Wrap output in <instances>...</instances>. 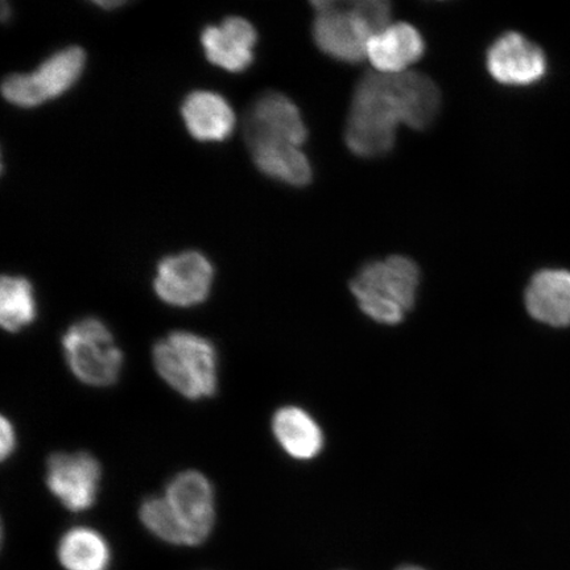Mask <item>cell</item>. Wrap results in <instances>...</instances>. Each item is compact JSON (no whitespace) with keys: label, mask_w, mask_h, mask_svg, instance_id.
Returning a JSON list of instances; mask_svg holds the SVG:
<instances>
[{"label":"cell","mask_w":570,"mask_h":570,"mask_svg":"<svg viewBox=\"0 0 570 570\" xmlns=\"http://www.w3.org/2000/svg\"><path fill=\"white\" fill-rule=\"evenodd\" d=\"M213 277L212 263L202 253H181L159 263L154 289L161 302L177 308H190L209 297Z\"/></svg>","instance_id":"obj_9"},{"label":"cell","mask_w":570,"mask_h":570,"mask_svg":"<svg viewBox=\"0 0 570 570\" xmlns=\"http://www.w3.org/2000/svg\"><path fill=\"white\" fill-rule=\"evenodd\" d=\"M181 112L191 137L202 141H223L230 137L235 125L230 105L213 91L190 92L185 98Z\"/></svg>","instance_id":"obj_15"},{"label":"cell","mask_w":570,"mask_h":570,"mask_svg":"<svg viewBox=\"0 0 570 570\" xmlns=\"http://www.w3.org/2000/svg\"><path fill=\"white\" fill-rule=\"evenodd\" d=\"M487 63L491 77L508 87H530L543 80L548 71L543 49L518 32L498 38L489 48Z\"/></svg>","instance_id":"obj_11"},{"label":"cell","mask_w":570,"mask_h":570,"mask_svg":"<svg viewBox=\"0 0 570 570\" xmlns=\"http://www.w3.org/2000/svg\"><path fill=\"white\" fill-rule=\"evenodd\" d=\"M397 570H424V569L417 568V567H403V568H399Z\"/></svg>","instance_id":"obj_22"},{"label":"cell","mask_w":570,"mask_h":570,"mask_svg":"<svg viewBox=\"0 0 570 570\" xmlns=\"http://www.w3.org/2000/svg\"><path fill=\"white\" fill-rule=\"evenodd\" d=\"M313 38L332 59L356 63L366 59L373 36L390 26L391 4L382 0L315 2Z\"/></svg>","instance_id":"obj_3"},{"label":"cell","mask_w":570,"mask_h":570,"mask_svg":"<svg viewBox=\"0 0 570 570\" xmlns=\"http://www.w3.org/2000/svg\"><path fill=\"white\" fill-rule=\"evenodd\" d=\"M98 6H101L102 9H116V7L122 6L124 2H97Z\"/></svg>","instance_id":"obj_21"},{"label":"cell","mask_w":570,"mask_h":570,"mask_svg":"<svg viewBox=\"0 0 570 570\" xmlns=\"http://www.w3.org/2000/svg\"><path fill=\"white\" fill-rule=\"evenodd\" d=\"M38 315L33 287L23 276H3L0 283V324L10 333L32 325Z\"/></svg>","instance_id":"obj_19"},{"label":"cell","mask_w":570,"mask_h":570,"mask_svg":"<svg viewBox=\"0 0 570 570\" xmlns=\"http://www.w3.org/2000/svg\"><path fill=\"white\" fill-rule=\"evenodd\" d=\"M423 36L409 23L390 24L367 46V59L377 73L401 75L424 55Z\"/></svg>","instance_id":"obj_13"},{"label":"cell","mask_w":570,"mask_h":570,"mask_svg":"<svg viewBox=\"0 0 570 570\" xmlns=\"http://www.w3.org/2000/svg\"><path fill=\"white\" fill-rule=\"evenodd\" d=\"M0 448H2V460L6 461L16 451L17 432L9 419L2 417L0 423Z\"/></svg>","instance_id":"obj_20"},{"label":"cell","mask_w":570,"mask_h":570,"mask_svg":"<svg viewBox=\"0 0 570 570\" xmlns=\"http://www.w3.org/2000/svg\"><path fill=\"white\" fill-rule=\"evenodd\" d=\"M255 166L263 174L292 187H305L312 180V167L301 147L294 145H256L248 147Z\"/></svg>","instance_id":"obj_17"},{"label":"cell","mask_w":570,"mask_h":570,"mask_svg":"<svg viewBox=\"0 0 570 570\" xmlns=\"http://www.w3.org/2000/svg\"><path fill=\"white\" fill-rule=\"evenodd\" d=\"M87 55L80 47L56 52L28 75H11L2 85L3 97L19 107H36L67 92L81 77Z\"/></svg>","instance_id":"obj_7"},{"label":"cell","mask_w":570,"mask_h":570,"mask_svg":"<svg viewBox=\"0 0 570 570\" xmlns=\"http://www.w3.org/2000/svg\"><path fill=\"white\" fill-rule=\"evenodd\" d=\"M208 60L232 73H240L254 61L256 31L244 18H227L219 26L206 27L202 36Z\"/></svg>","instance_id":"obj_12"},{"label":"cell","mask_w":570,"mask_h":570,"mask_svg":"<svg viewBox=\"0 0 570 570\" xmlns=\"http://www.w3.org/2000/svg\"><path fill=\"white\" fill-rule=\"evenodd\" d=\"M62 348L70 372L88 386L109 387L122 373L124 353L101 320L88 317L70 325Z\"/></svg>","instance_id":"obj_6"},{"label":"cell","mask_w":570,"mask_h":570,"mask_svg":"<svg viewBox=\"0 0 570 570\" xmlns=\"http://www.w3.org/2000/svg\"><path fill=\"white\" fill-rule=\"evenodd\" d=\"M525 306L540 323L560 327L570 325V273L543 269L534 275L525 291Z\"/></svg>","instance_id":"obj_14"},{"label":"cell","mask_w":570,"mask_h":570,"mask_svg":"<svg viewBox=\"0 0 570 570\" xmlns=\"http://www.w3.org/2000/svg\"><path fill=\"white\" fill-rule=\"evenodd\" d=\"M419 282L416 263L407 256L394 255L363 266L351 289L366 316L380 324L396 325L415 304Z\"/></svg>","instance_id":"obj_5"},{"label":"cell","mask_w":570,"mask_h":570,"mask_svg":"<svg viewBox=\"0 0 570 570\" xmlns=\"http://www.w3.org/2000/svg\"><path fill=\"white\" fill-rule=\"evenodd\" d=\"M273 430L277 443L291 458L309 460L323 448V432L308 413L297 407H284L275 413Z\"/></svg>","instance_id":"obj_16"},{"label":"cell","mask_w":570,"mask_h":570,"mask_svg":"<svg viewBox=\"0 0 570 570\" xmlns=\"http://www.w3.org/2000/svg\"><path fill=\"white\" fill-rule=\"evenodd\" d=\"M101 480V463L90 453H55L47 461V487L70 511L81 512L95 505Z\"/></svg>","instance_id":"obj_8"},{"label":"cell","mask_w":570,"mask_h":570,"mask_svg":"<svg viewBox=\"0 0 570 570\" xmlns=\"http://www.w3.org/2000/svg\"><path fill=\"white\" fill-rule=\"evenodd\" d=\"M245 139L248 147L256 145H294L302 147L306 127L297 106L281 92H266L247 112Z\"/></svg>","instance_id":"obj_10"},{"label":"cell","mask_w":570,"mask_h":570,"mask_svg":"<svg viewBox=\"0 0 570 570\" xmlns=\"http://www.w3.org/2000/svg\"><path fill=\"white\" fill-rule=\"evenodd\" d=\"M139 517L149 532L169 544H202L216 522V495L212 483L196 470L177 474L164 495L142 502Z\"/></svg>","instance_id":"obj_2"},{"label":"cell","mask_w":570,"mask_h":570,"mask_svg":"<svg viewBox=\"0 0 570 570\" xmlns=\"http://www.w3.org/2000/svg\"><path fill=\"white\" fill-rule=\"evenodd\" d=\"M57 554L67 570H106L110 562L109 546L89 527H76L63 534Z\"/></svg>","instance_id":"obj_18"},{"label":"cell","mask_w":570,"mask_h":570,"mask_svg":"<svg viewBox=\"0 0 570 570\" xmlns=\"http://www.w3.org/2000/svg\"><path fill=\"white\" fill-rule=\"evenodd\" d=\"M440 91L430 77L368 73L356 85L348 111L345 140L360 158L386 155L394 147L396 128L431 126L440 109Z\"/></svg>","instance_id":"obj_1"},{"label":"cell","mask_w":570,"mask_h":570,"mask_svg":"<svg viewBox=\"0 0 570 570\" xmlns=\"http://www.w3.org/2000/svg\"><path fill=\"white\" fill-rule=\"evenodd\" d=\"M156 372L189 401H202L218 389V354L208 338L187 331L169 333L153 351Z\"/></svg>","instance_id":"obj_4"}]
</instances>
